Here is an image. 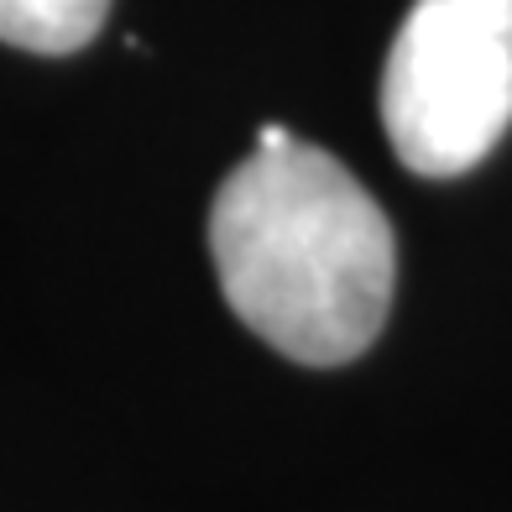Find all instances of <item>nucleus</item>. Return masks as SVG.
Returning a JSON list of instances; mask_svg holds the SVG:
<instances>
[{
    "label": "nucleus",
    "mask_w": 512,
    "mask_h": 512,
    "mask_svg": "<svg viewBox=\"0 0 512 512\" xmlns=\"http://www.w3.org/2000/svg\"><path fill=\"white\" fill-rule=\"evenodd\" d=\"M209 251L225 304L304 366L356 361L398 288V236L382 204L330 152H251L220 183Z\"/></svg>",
    "instance_id": "nucleus-1"
},
{
    "label": "nucleus",
    "mask_w": 512,
    "mask_h": 512,
    "mask_svg": "<svg viewBox=\"0 0 512 512\" xmlns=\"http://www.w3.org/2000/svg\"><path fill=\"white\" fill-rule=\"evenodd\" d=\"M293 142H298V136H288L283 126H262V131H256V152H283Z\"/></svg>",
    "instance_id": "nucleus-4"
},
{
    "label": "nucleus",
    "mask_w": 512,
    "mask_h": 512,
    "mask_svg": "<svg viewBox=\"0 0 512 512\" xmlns=\"http://www.w3.org/2000/svg\"><path fill=\"white\" fill-rule=\"evenodd\" d=\"M110 0H0V42L27 53H79Z\"/></svg>",
    "instance_id": "nucleus-3"
},
{
    "label": "nucleus",
    "mask_w": 512,
    "mask_h": 512,
    "mask_svg": "<svg viewBox=\"0 0 512 512\" xmlns=\"http://www.w3.org/2000/svg\"><path fill=\"white\" fill-rule=\"evenodd\" d=\"M382 126L418 178L476 168L512 126V0H413L382 68Z\"/></svg>",
    "instance_id": "nucleus-2"
}]
</instances>
